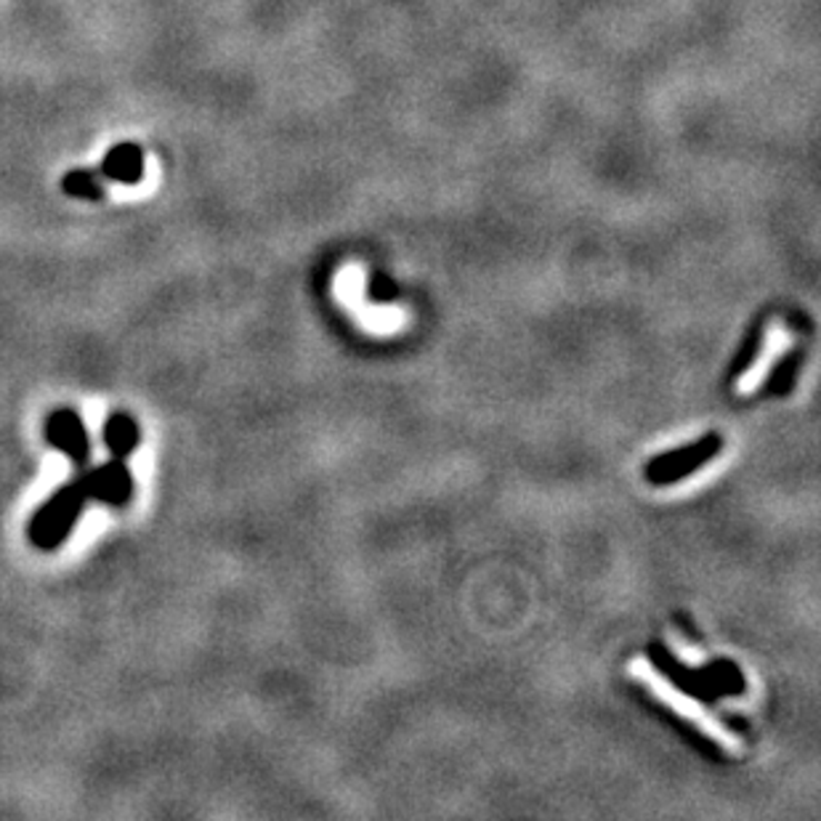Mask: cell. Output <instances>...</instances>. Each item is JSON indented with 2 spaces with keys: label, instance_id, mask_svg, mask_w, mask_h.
Instances as JSON below:
<instances>
[{
  "label": "cell",
  "instance_id": "obj_1",
  "mask_svg": "<svg viewBox=\"0 0 821 821\" xmlns=\"http://www.w3.org/2000/svg\"><path fill=\"white\" fill-rule=\"evenodd\" d=\"M628 673L633 675L641 687H647L651 691V697L660 699L664 708L675 710L683 721L694 723L704 737L712 739L715 744H721L725 752H731V755H739V752H742V739H739L734 731L725 729L704 704H699L697 699H691L683 694L681 689H675L649 660H633L630 662Z\"/></svg>",
  "mask_w": 821,
  "mask_h": 821
},
{
  "label": "cell",
  "instance_id": "obj_2",
  "mask_svg": "<svg viewBox=\"0 0 821 821\" xmlns=\"http://www.w3.org/2000/svg\"><path fill=\"white\" fill-rule=\"evenodd\" d=\"M364 288H368V271L362 263H343L336 277V298L357 319L359 328L372 332V336H389V332L402 328L407 322L404 311L393 307H370L368 298H364Z\"/></svg>",
  "mask_w": 821,
  "mask_h": 821
},
{
  "label": "cell",
  "instance_id": "obj_3",
  "mask_svg": "<svg viewBox=\"0 0 821 821\" xmlns=\"http://www.w3.org/2000/svg\"><path fill=\"white\" fill-rule=\"evenodd\" d=\"M792 343H795V336H792V330L787 328L782 319H773L769 328H765L763 343H760L755 362H752L750 368L744 370V376L737 380V393L748 397V393L758 391L760 386L765 383V378L771 376L773 364H777L779 359H782L787 351L792 349Z\"/></svg>",
  "mask_w": 821,
  "mask_h": 821
},
{
  "label": "cell",
  "instance_id": "obj_4",
  "mask_svg": "<svg viewBox=\"0 0 821 821\" xmlns=\"http://www.w3.org/2000/svg\"><path fill=\"white\" fill-rule=\"evenodd\" d=\"M668 641H670V647L678 649V657H681V660H687L691 664H702L704 662V657L702 654H694L697 649H691L681 635L673 633V630H670V633H668Z\"/></svg>",
  "mask_w": 821,
  "mask_h": 821
}]
</instances>
